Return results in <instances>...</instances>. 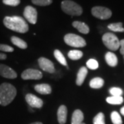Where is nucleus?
<instances>
[{"instance_id":"1","label":"nucleus","mask_w":124,"mask_h":124,"mask_svg":"<svg viewBox=\"0 0 124 124\" xmlns=\"http://www.w3.org/2000/svg\"><path fill=\"white\" fill-rule=\"evenodd\" d=\"M3 22L7 28L19 33H26L29 29L25 19L19 16H6Z\"/></svg>"},{"instance_id":"2","label":"nucleus","mask_w":124,"mask_h":124,"mask_svg":"<svg viewBox=\"0 0 124 124\" xmlns=\"http://www.w3.org/2000/svg\"><path fill=\"white\" fill-rule=\"evenodd\" d=\"M17 95L15 87L8 83L0 85V105L6 106L14 100Z\"/></svg>"},{"instance_id":"3","label":"nucleus","mask_w":124,"mask_h":124,"mask_svg":"<svg viewBox=\"0 0 124 124\" xmlns=\"http://www.w3.org/2000/svg\"><path fill=\"white\" fill-rule=\"evenodd\" d=\"M62 10L71 16H80L83 13V9L78 4L71 0H64L62 2Z\"/></svg>"},{"instance_id":"4","label":"nucleus","mask_w":124,"mask_h":124,"mask_svg":"<svg viewBox=\"0 0 124 124\" xmlns=\"http://www.w3.org/2000/svg\"><path fill=\"white\" fill-rule=\"evenodd\" d=\"M103 44L110 50H117L120 47V41L118 37L112 32H106L102 37Z\"/></svg>"},{"instance_id":"5","label":"nucleus","mask_w":124,"mask_h":124,"mask_svg":"<svg viewBox=\"0 0 124 124\" xmlns=\"http://www.w3.org/2000/svg\"><path fill=\"white\" fill-rule=\"evenodd\" d=\"M64 41L67 45L75 48H83L86 46V41L83 37L72 33L64 36Z\"/></svg>"},{"instance_id":"6","label":"nucleus","mask_w":124,"mask_h":124,"mask_svg":"<svg viewBox=\"0 0 124 124\" xmlns=\"http://www.w3.org/2000/svg\"><path fill=\"white\" fill-rule=\"evenodd\" d=\"M92 15L94 17L106 20L108 19L112 16V11L109 8L103 6H94L91 10Z\"/></svg>"},{"instance_id":"7","label":"nucleus","mask_w":124,"mask_h":124,"mask_svg":"<svg viewBox=\"0 0 124 124\" xmlns=\"http://www.w3.org/2000/svg\"><path fill=\"white\" fill-rule=\"evenodd\" d=\"M23 16L29 23L35 24L37 21V11L36 8L31 6H27L23 11Z\"/></svg>"},{"instance_id":"8","label":"nucleus","mask_w":124,"mask_h":124,"mask_svg":"<svg viewBox=\"0 0 124 124\" xmlns=\"http://www.w3.org/2000/svg\"><path fill=\"white\" fill-rule=\"evenodd\" d=\"M43 77L42 72L37 69H27L22 73V78L23 80H39Z\"/></svg>"},{"instance_id":"9","label":"nucleus","mask_w":124,"mask_h":124,"mask_svg":"<svg viewBox=\"0 0 124 124\" xmlns=\"http://www.w3.org/2000/svg\"><path fill=\"white\" fill-rule=\"evenodd\" d=\"M39 66L44 71L49 73H54L55 72V68L53 62L48 59L47 58L40 57L38 59Z\"/></svg>"},{"instance_id":"10","label":"nucleus","mask_w":124,"mask_h":124,"mask_svg":"<svg viewBox=\"0 0 124 124\" xmlns=\"http://www.w3.org/2000/svg\"><path fill=\"white\" fill-rule=\"evenodd\" d=\"M0 75L7 79H15L17 77V74L11 68L0 63Z\"/></svg>"},{"instance_id":"11","label":"nucleus","mask_w":124,"mask_h":124,"mask_svg":"<svg viewBox=\"0 0 124 124\" xmlns=\"http://www.w3.org/2000/svg\"><path fill=\"white\" fill-rule=\"evenodd\" d=\"M26 101L31 107L41 108L43 106V101L32 94H28L26 96Z\"/></svg>"},{"instance_id":"12","label":"nucleus","mask_w":124,"mask_h":124,"mask_svg":"<svg viewBox=\"0 0 124 124\" xmlns=\"http://www.w3.org/2000/svg\"><path fill=\"white\" fill-rule=\"evenodd\" d=\"M68 109L64 105H62L58 108L57 110V120L60 124H65L67 121Z\"/></svg>"},{"instance_id":"13","label":"nucleus","mask_w":124,"mask_h":124,"mask_svg":"<svg viewBox=\"0 0 124 124\" xmlns=\"http://www.w3.org/2000/svg\"><path fill=\"white\" fill-rule=\"evenodd\" d=\"M88 74V69L86 67H81L77 73V79H76V84L77 85H81L83 84L86 75Z\"/></svg>"},{"instance_id":"14","label":"nucleus","mask_w":124,"mask_h":124,"mask_svg":"<svg viewBox=\"0 0 124 124\" xmlns=\"http://www.w3.org/2000/svg\"><path fill=\"white\" fill-rule=\"evenodd\" d=\"M84 119V113L82 111L80 110H76L74 111L72 116V120H71V124H80L83 123V121Z\"/></svg>"},{"instance_id":"15","label":"nucleus","mask_w":124,"mask_h":124,"mask_svg":"<svg viewBox=\"0 0 124 124\" xmlns=\"http://www.w3.org/2000/svg\"><path fill=\"white\" fill-rule=\"evenodd\" d=\"M105 59L108 66L110 67L116 66L118 63V59L116 54L112 52H108L105 55Z\"/></svg>"},{"instance_id":"16","label":"nucleus","mask_w":124,"mask_h":124,"mask_svg":"<svg viewBox=\"0 0 124 124\" xmlns=\"http://www.w3.org/2000/svg\"><path fill=\"white\" fill-rule=\"evenodd\" d=\"M72 26L75 28L76 29H77V31L83 34H88L90 32V28L88 26L81 22H79V21L73 22Z\"/></svg>"},{"instance_id":"17","label":"nucleus","mask_w":124,"mask_h":124,"mask_svg":"<svg viewBox=\"0 0 124 124\" xmlns=\"http://www.w3.org/2000/svg\"><path fill=\"white\" fill-rule=\"evenodd\" d=\"M35 90L41 94H49L52 92V88L50 85L47 84H37L35 86Z\"/></svg>"},{"instance_id":"18","label":"nucleus","mask_w":124,"mask_h":124,"mask_svg":"<svg viewBox=\"0 0 124 124\" xmlns=\"http://www.w3.org/2000/svg\"><path fill=\"white\" fill-rule=\"evenodd\" d=\"M104 80L100 77H95L90 81V86L93 89H99L103 87Z\"/></svg>"},{"instance_id":"19","label":"nucleus","mask_w":124,"mask_h":124,"mask_svg":"<svg viewBox=\"0 0 124 124\" xmlns=\"http://www.w3.org/2000/svg\"><path fill=\"white\" fill-rule=\"evenodd\" d=\"M10 39H11V42L14 45H15L16 46L19 47V48L26 49L28 47V45H27L26 42L25 41H23V39H22L17 37L13 36Z\"/></svg>"},{"instance_id":"20","label":"nucleus","mask_w":124,"mask_h":124,"mask_svg":"<svg viewBox=\"0 0 124 124\" xmlns=\"http://www.w3.org/2000/svg\"><path fill=\"white\" fill-rule=\"evenodd\" d=\"M54 56L55 59L57 60L58 62H59L61 64H62L63 66H65L68 68V64H67V61L65 57L63 56V54H62V53L59 50H55L54 51Z\"/></svg>"},{"instance_id":"21","label":"nucleus","mask_w":124,"mask_h":124,"mask_svg":"<svg viewBox=\"0 0 124 124\" xmlns=\"http://www.w3.org/2000/svg\"><path fill=\"white\" fill-rule=\"evenodd\" d=\"M106 101L112 105H120L124 102V99L121 96H112L107 98Z\"/></svg>"},{"instance_id":"22","label":"nucleus","mask_w":124,"mask_h":124,"mask_svg":"<svg viewBox=\"0 0 124 124\" xmlns=\"http://www.w3.org/2000/svg\"><path fill=\"white\" fill-rule=\"evenodd\" d=\"M68 56L72 60H79L83 57V53L78 50H72L68 53Z\"/></svg>"},{"instance_id":"23","label":"nucleus","mask_w":124,"mask_h":124,"mask_svg":"<svg viewBox=\"0 0 124 124\" xmlns=\"http://www.w3.org/2000/svg\"><path fill=\"white\" fill-rule=\"evenodd\" d=\"M108 28L113 32H124V28L123 27V23L121 22L110 23L108 26Z\"/></svg>"},{"instance_id":"24","label":"nucleus","mask_w":124,"mask_h":124,"mask_svg":"<svg viewBox=\"0 0 124 124\" xmlns=\"http://www.w3.org/2000/svg\"><path fill=\"white\" fill-rule=\"evenodd\" d=\"M111 120L113 124H122V119L120 115L116 111H113L111 113Z\"/></svg>"},{"instance_id":"25","label":"nucleus","mask_w":124,"mask_h":124,"mask_svg":"<svg viewBox=\"0 0 124 124\" xmlns=\"http://www.w3.org/2000/svg\"><path fill=\"white\" fill-rule=\"evenodd\" d=\"M93 124H106L105 116L103 113L99 112L93 119Z\"/></svg>"},{"instance_id":"26","label":"nucleus","mask_w":124,"mask_h":124,"mask_svg":"<svg viewBox=\"0 0 124 124\" xmlns=\"http://www.w3.org/2000/svg\"><path fill=\"white\" fill-rule=\"evenodd\" d=\"M32 4L39 6H46L53 3V0H32Z\"/></svg>"},{"instance_id":"27","label":"nucleus","mask_w":124,"mask_h":124,"mask_svg":"<svg viewBox=\"0 0 124 124\" xmlns=\"http://www.w3.org/2000/svg\"><path fill=\"white\" fill-rule=\"evenodd\" d=\"M86 66L91 70H96L99 68V63L97 60L94 59H90L86 63Z\"/></svg>"},{"instance_id":"28","label":"nucleus","mask_w":124,"mask_h":124,"mask_svg":"<svg viewBox=\"0 0 124 124\" xmlns=\"http://www.w3.org/2000/svg\"><path fill=\"white\" fill-rule=\"evenodd\" d=\"M109 92L112 96H121L123 94V90L120 88H116V87L111 88Z\"/></svg>"},{"instance_id":"29","label":"nucleus","mask_w":124,"mask_h":124,"mask_svg":"<svg viewBox=\"0 0 124 124\" xmlns=\"http://www.w3.org/2000/svg\"><path fill=\"white\" fill-rule=\"evenodd\" d=\"M20 0H3V3L5 5L10 6H17L20 4Z\"/></svg>"},{"instance_id":"30","label":"nucleus","mask_w":124,"mask_h":124,"mask_svg":"<svg viewBox=\"0 0 124 124\" xmlns=\"http://www.w3.org/2000/svg\"><path fill=\"white\" fill-rule=\"evenodd\" d=\"M0 51L2 52H7V53H12L14 51L13 47L6 44H0Z\"/></svg>"},{"instance_id":"31","label":"nucleus","mask_w":124,"mask_h":124,"mask_svg":"<svg viewBox=\"0 0 124 124\" xmlns=\"http://www.w3.org/2000/svg\"><path fill=\"white\" fill-rule=\"evenodd\" d=\"M120 53L124 56V39L120 41Z\"/></svg>"},{"instance_id":"32","label":"nucleus","mask_w":124,"mask_h":124,"mask_svg":"<svg viewBox=\"0 0 124 124\" xmlns=\"http://www.w3.org/2000/svg\"><path fill=\"white\" fill-rule=\"evenodd\" d=\"M7 58V55L4 53H0V60H4Z\"/></svg>"},{"instance_id":"33","label":"nucleus","mask_w":124,"mask_h":124,"mask_svg":"<svg viewBox=\"0 0 124 124\" xmlns=\"http://www.w3.org/2000/svg\"><path fill=\"white\" fill-rule=\"evenodd\" d=\"M120 112H121V115L124 116V106L123 107V108H121V110H120Z\"/></svg>"},{"instance_id":"34","label":"nucleus","mask_w":124,"mask_h":124,"mask_svg":"<svg viewBox=\"0 0 124 124\" xmlns=\"http://www.w3.org/2000/svg\"><path fill=\"white\" fill-rule=\"evenodd\" d=\"M30 124H43L41 122H34V123H32Z\"/></svg>"},{"instance_id":"35","label":"nucleus","mask_w":124,"mask_h":124,"mask_svg":"<svg viewBox=\"0 0 124 124\" xmlns=\"http://www.w3.org/2000/svg\"><path fill=\"white\" fill-rule=\"evenodd\" d=\"M84 124V123H81V124Z\"/></svg>"}]
</instances>
